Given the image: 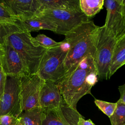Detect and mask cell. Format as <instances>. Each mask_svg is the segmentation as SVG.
<instances>
[{
  "label": "cell",
  "mask_w": 125,
  "mask_h": 125,
  "mask_svg": "<svg viewBox=\"0 0 125 125\" xmlns=\"http://www.w3.org/2000/svg\"><path fill=\"white\" fill-rule=\"evenodd\" d=\"M30 33L16 32L10 35L5 43L12 46L21 56L30 74L37 73L41 62L47 49L35 44Z\"/></svg>",
  "instance_id": "cell-3"
},
{
  "label": "cell",
  "mask_w": 125,
  "mask_h": 125,
  "mask_svg": "<svg viewBox=\"0 0 125 125\" xmlns=\"http://www.w3.org/2000/svg\"><path fill=\"white\" fill-rule=\"evenodd\" d=\"M6 79L7 75L4 71L2 66L0 65V100L3 94Z\"/></svg>",
  "instance_id": "cell-25"
},
{
  "label": "cell",
  "mask_w": 125,
  "mask_h": 125,
  "mask_svg": "<svg viewBox=\"0 0 125 125\" xmlns=\"http://www.w3.org/2000/svg\"><path fill=\"white\" fill-rule=\"evenodd\" d=\"M24 125H42L45 118L44 110L40 107L23 112L19 116Z\"/></svg>",
  "instance_id": "cell-17"
},
{
  "label": "cell",
  "mask_w": 125,
  "mask_h": 125,
  "mask_svg": "<svg viewBox=\"0 0 125 125\" xmlns=\"http://www.w3.org/2000/svg\"><path fill=\"white\" fill-rule=\"evenodd\" d=\"M94 103L96 106L106 115L110 118L113 114L117 106V104L95 99Z\"/></svg>",
  "instance_id": "cell-23"
},
{
  "label": "cell",
  "mask_w": 125,
  "mask_h": 125,
  "mask_svg": "<svg viewBox=\"0 0 125 125\" xmlns=\"http://www.w3.org/2000/svg\"><path fill=\"white\" fill-rule=\"evenodd\" d=\"M124 64H125V36L117 41L110 66V78Z\"/></svg>",
  "instance_id": "cell-15"
},
{
  "label": "cell",
  "mask_w": 125,
  "mask_h": 125,
  "mask_svg": "<svg viewBox=\"0 0 125 125\" xmlns=\"http://www.w3.org/2000/svg\"><path fill=\"white\" fill-rule=\"evenodd\" d=\"M104 5L107 11L104 26L118 40L125 36L123 0H106Z\"/></svg>",
  "instance_id": "cell-9"
},
{
  "label": "cell",
  "mask_w": 125,
  "mask_h": 125,
  "mask_svg": "<svg viewBox=\"0 0 125 125\" xmlns=\"http://www.w3.org/2000/svg\"><path fill=\"white\" fill-rule=\"evenodd\" d=\"M37 17L46 19L56 26V33L64 36L82 23L89 21L80 8L70 10L45 9Z\"/></svg>",
  "instance_id": "cell-6"
},
{
  "label": "cell",
  "mask_w": 125,
  "mask_h": 125,
  "mask_svg": "<svg viewBox=\"0 0 125 125\" xmlns=\"http://www.w3.org/2000/svg\"><path fill=\"white\" fill-rule=\"evenodd\" d=\"M98 80L95 55L89 54L71 74L56 83L65 102L71 107L77 109L79 101L84 95L91 93L92 87Z\"/></svg>",
  "instance_id": "cell-1"
},
{
  "label": "cell",
  "mask_w": 125,
  "mask_h": 125,
  "mask_svg": "<svg viewBox=\"0 0 125 125\" xmlns=\"http://www.w3.org/2000/svg\"><path fill=\"white\" fill-rule=\"evenodd\" d=\"M104 2V0H80V6L84 14L90 18L103 9Z\"/></svg>",
  "instance_id": "cell-18"
},
{
  "label": "cell",
  "mask_w": 125,
  "mask_h": 125,
  "mask_svg": "<svg viewBox=\"0 0 125 125\" xmlns=\"http://www.w3.org/2000/svg\"><path fill=\"white\" fill-rule=\"evenodd\" d=\"M39 0L41 4V11L45 9L70 10L80 8V0Z\"/></svg>",
  "instance_id": "cell-16"
},
{
  "label": "cell",
  "mask_w": 125,
  "mask_h": 125,
  "mask_svg": "<svg viewBox=\"0 0 125 125\" xmlns=\"http://www.w3.org/2000/svg\"><path fill=\"white\" fill-rule=\"evenodd\" d=\"M45 81L37 74H29L21 78L20 106L21 112L40 107V93Z\"/></svg>",
  "instance_id": "cell-7"
},
{
  "label": "cell",
  "mask_w": 125,
  "mask_h": 125,
  "mask_svg": "<svg viewBox=\"0 0 125 125\" xmlns=\"http://www.w3.org/2000/svg\"><path fill=\"white\" fill-rule=\"evenodd\" d=\"M2 1L20 21L36 17L41 11L39 0H9Z\"/></svg>",
  "instance_id": "cell-12"
},
{
  "label": "cell",
  "mask_w": 125,
  "mask_h": 125,
  "mask_svg": "<svg viewBox=\"0 0 125 125\" xmlns=\"http://www.w3.org/2000/svg\"><path fill=\"white\" fill-rule=\"evenodd\" d=\"M18 118V122L16 125H24L23 121L21 119H20L19 118Z\"/></svg>",
  "instance_id": "cell-29"
},
{
  "label": "cell",
  "mask_w": 125,
  "mask_h": 125,
  "mask_svg": "<svg viewBox=\"0 0 125 125\" xmlns=\"http://www.w3.org/2000/svg\"><path fill=\"white\" fill-rule=\"evenodd\" d=\"M99 27L89 21L65 35L64 40L68 43L69 49L64 63V75L61 79L71 74L84 57L89 54L95 55Z\"/></svg>",
  "instance_id": "cell-2"
},
{
  "label": "cell",
  "mask_w": 125,
  "mask_h": 125,
  "mask_svg": "<svg viewBox=\"0 0 125 125\" xmlns=\"http://www.w3.org/2000/svg\"><path fill=\"white\" fill-rule=\"evenodd\" d=\"M63 98L60 89L55 82H45L42 88L40 99V107L43 110L59 107Z\"/></svg>",
  "instance_id": "cell-13"
},
{
  "label": "cell",
  "mask_w": 125,
  "mask_h": 125,
  "mask_svg": "<svg viewBox=\"0 0 125 125\" xmlns=\"http://www.w3.org/2000/svg\"><path fill=\"white\" fill-rule=\"evenodd\" d=\"M77 125H95L93 122L90 120L88 119L85 120L83 117H80Z\"/></svg>",
  "instance_id": "cell-27"
},
{
  "label": "cell",
  "mask_w": 125,
  "mask_h": 125,
  "mask_svg": "<svg viewBox=\"0 0 125 125\" xmlns=\"http://www.w3.org/2000/svg\"><path fill=\"white\" fill-rule=\"evenodd\" d=\"M3 47L4 53L1 66L7 76L21 78L30 74L20 54L7 43H5Z\"/></svg>",
  "instance_id": "cell-11"
},
{
  "label": "cell",
  "mask_w": 125,
  "mask_h": 125,
  "mask_svg": "<svg viewBox=\"0 0 125 125\" xmlns=\"http://www.w3.org/2000/svg\"><path fill=\"white\" fill-rule=\"evenodd\" d=\"M124 4V15H125V0H123Z\"/></svg>",
  "instance_id": "cell-30"
},
{
  "label": "cell",
  "mask_w": 125,
  "mask_h": 125,
  "mask_svg": "<svg viewBox=\"0 0 125 125\" xmlns=\"http://www.w3.org/2000/svg\"><path fill=\"white\" fill-rule=\"evenodd\" d=\"M21 31H25L21 27L20 23L16 24H11L0 22V44L3 46L10 35Z\"/></svg>",
  "instance_id": "cell-19"
},
{
  "label": "cell",
  "mask_w": 125,
  "mask_h": 125,
  "mask_svg": "<svg viewBox=\"0 0 125 125\" xmlns=\"http://www.w3.org/2000/svg\"><path fill=\"white\" fill-rule=\"evenodd\" d=\"M18 118L12 115H0V125H16Z\"/></svg>",
  "instance_id": "cell-24"
},
{
  "label": "cell",
  "mask_w": 125,
  "mask_h": 125,
  "mask_svg": "<svg viewBox=\"0 0 125 125\" xmlns=\"http://www.w3.org/2000/svg\"><path fill=\"white\" fill-rule=\"evenodd\" d=\"M117 40L104 25L99 27L95 55V62L99 80L110 79L109 70Z\"/></svg>",
  "instance_id": "cell-5"
},
{
  "label": "cell",
  "mask_w": 125,
  "mask_h": 125,
  "mask_svg": "<svg viewBox=\"0 0 125 125\" xmlns=\"http://www.w3.org/2000/svg\"><path fill=\"white\" fill-rule=\"evenodd\" d=\"M118 89L120 93V98L119 99L125 103V84L119 86Z\"/></svg>",
  "instance_id": "cell-26"
},
{
  "label": "cell",
  "mask_w": 125,
  "mask_h": 125,
  "mask_svg": "<svg viewBox=\"0 0 125 125\" xmlns=\"http://www.w3.org/2000/svg\"><path fill=\"white\" fill-rule=\"evenodd\" d=\"M69 49L68 43L64 40L60 46L47 49L36 74L45 82L57 83L60 80L64 75V63Z\"/></svg>",
  "instance_id": "cell-4"
},
{
  "label": "cell",
  "mask_w": 125,
  "mask_h": 125,
  "mask_svg": "<svg viewBox=\"0 0 125 125\" xmlns=\"http://www.w3.org/2000/svg\"><path fill=\"white\" fill-rule=\"evenodd\" d=\"M117 106L109 118L111 125H125V103L120 99L116 102Z\"/></svg>",
  "instance_id": "cell-20"
},
{
  "label": "cell",
  "mask_w": 125,
  "mask_h": 125,
  "mask_svg": "<svg viewBox=\"0 0 125 125\" xmlns=\"http://www.w3.org/2000/svg\"><path fill=\"white\" fill-rule=\"evenodd\" d=\"M21 27L26 32L38 31L40 30H48L54 32L56 31V26L51 21L39 17L19 21Z\"/></svg>",
  "instance_id": "cell-14"
},
{
  "label": "cell",
  "mask_w": 125,
  "mask_h": 125,
  "mask_svg": "<svg viewBox=\"0 0 125 125\" xmlns=\"http://www.w3.org/2000/svg\"><path fill=\"white\" fill-rule=\"evenodd\" d=\"M32 41L35 44L46 49L59 46L62 43V42H57L43 34H39L35 37H32Z\"/></svg>",
  "instance_id": "cell-22"
},
{
  "label": "cell",
  "mask_w": 125,
  "mask_h": 125,
  "mask_svg": "<svg viewBox=\"0 0 125 125\" xmlns=\"http://www.w3.org/2000/svg\"><path fill=\"white\" fill-rule=\"evenodd\" d=\"M4 48L3 46L0 44V65H2V61L4 56Z\"/></svg>",
  "instance_id": "cell-28"
},
{
  "label": "cell",
  "mask_w": 125,
  "mask_h": 125,
  "mask_svg": "<svg viewBox=\"0 0 125 125\" xmlns=\"http://www.w3.org/2000/svg\"><path fill=\"white\" fill-rule=\"evenodd\" d=\"M20 91L21 78L7 76L3 94L0 100V115H12L19 117L21 113Z\"/></svg>",
  "instance_id": "cell-8"
},
{
  "label": "cell",
  "mask_w": 125,
  "mask_h": 125,
  "mask_svg": "<svg viewBox=\"0 0 125 125\" xmlns=\"http://www.w3.org/2000/svg\"><path fill=\"white\" fill-rule=\"evenodd\" d=\"M45 118L42 125H77L83 117L77 109L71 107L63 99L56 108L44 110Z\"/></svg>",
  "instance_id": "cell-10"
},
{
  "label": "cell",
  "mask_w": 125,
  "mask_h": 125,
  "mask_svg": "<svg viewBox=\"0 0 125 125\" xmlns=\"http://www.w3.org/2000/svg\"><path fill=\"white\" fill-rule=\"evenodd\" d=\"M19 19L14 15L2 0H0V22L11 24L19 23Z\"/></svg>",
  "instance_id": "cell-21"
}]
</instances>
